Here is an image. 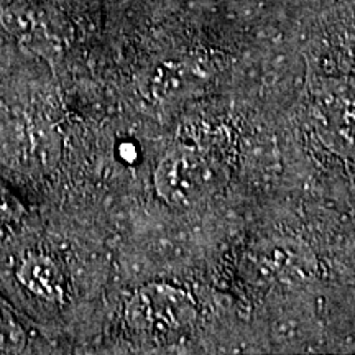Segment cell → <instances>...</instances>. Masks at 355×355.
Listing matches in <instances>:
<instances>
[{
	"label": "cell",
	"instance_id": "cell-4",
	"mask_svg": "<svg viewBox=\"0 0 355 355\" xmlns=\"http://www.w3.org/2000/svg\"><path fill=\"white\" fill-rule=\"evenodd\" d=\"M20 336L19 327L13 324V321L8 318V314L0 308V345L6 344H15L17 337Z\"/></svg>",
	"mask_w": 355,
	"mask_h": 355
},
{
	"label": "cell",
	"instance_id": "cell-1",
	"mask_svg": "<svg viewBox=\"0 0 355 355\" xmlns=\"http://www.w3.org/2000/svg\"><path fill=\"white\" fill-rule=\"evenodd\" d=\"M125 318L141 340L153 345H171L193 332L198 308L183 290L170 285H150L128 301Z\"/></svg>",
	"mask_w": 355,
	"mask_h": 355
},
{
	"label": "cell",
	"instance_id": "cell-3",
	"mask_svg": "<svg viewBox=\"0 0 355 355\" xmlns=\"http://www.w3.org/2000/svg\"><path fill=\"white\" fill-rule=\"evenodd\" d=\"M20 282L28 291L48 301H60L64 296V279L55 261L48 257L35 255L24 261Z\"/></svg>",
	"mask_w": 355,
	"mask_h": 355
},
{
	"label": "cell",
	"instance_id": "cell-2",
	"mask_svg": "<svg viewBox=\"0 0 355 355\" xmlns=\"http://www.w3.org/2000/svg\"><path fill=\"white\" fill-rule=\"evenodd\" d=\"M225 173L214 159L196 150H176L155 171L158 194L175 207H193L224 184Z\"/></svg>",
	"mask_w": 355,
	"mask_h": 355
}]
</instances>
